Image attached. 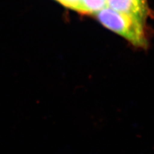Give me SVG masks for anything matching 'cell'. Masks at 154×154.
Instances as JSON below:
<instances>
[{"mask_svg":"<svg viewBox=\"0 0 154 154\" xmlns=\"http://www.w3.org/2000/svg\"><path fill=\"white\" fill-rule=\"evenodd\" d=\"M105 27L122 36L137 47L148 46L144 21L129 14L116 11L105 7L94 14Z\"/></svg>","mask_w":154,"mask_h":154,"instance_id":"cell-1","label":"cell"},{"mask_svg":"<svg viewBox=\"0 0 154 154\" xmlns=\"http://www.w3.org/2000/svg\"><path fill=\"white\" fill-rule=\"evenodd\" d=\"M106 0H79L78 12L82 14H94L107 7Z\"/></svg>","mask_w":154,"mask_h":154,"instance_id":"cell-3","label":"cell"},{"mask_svg":"<svg viewBox=\"0 0 154 154\" xmlns=\"http://www.w3.org/2000/svg\"><path fill=\"white\" fill-rule=\"evenodd\" d=\"M63 5L78 11L79 0H57Z\"/></svg>","mask_w":154,"mask_h":154,"instance_id":"cell-4","label":"cell"},{"mask_svg":"<svg viewBox=\"0 0 154 154\" xmlns=\"http://www.w3.org/2000/svg\"><path fill=\"white\" fill-rule=\"evenodd\" d=\"M107 5L116 11L129 14L145 21L149 13L146 0H106Z\"/></svg>","mask_w":154,"mask_h":154,"instance_id":"cell-2","label":"cell"}]
</instances>
